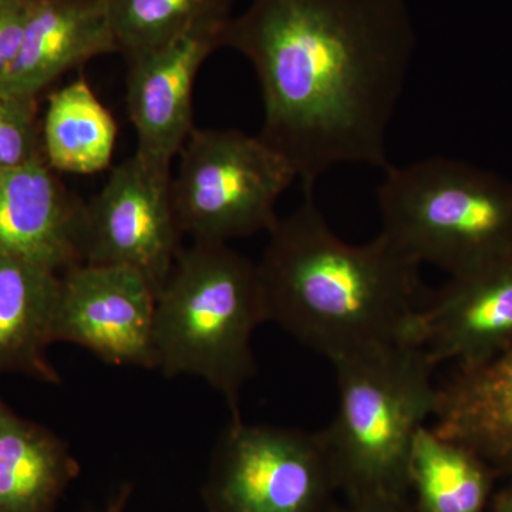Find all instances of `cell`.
Returning <instances> with one entry per match:
<instances>
[{
    "instance_id": "obj_19",
    "label": "cell",
    "mask_w": 512,
    "mask_h": 512,
    "mask_svg": "<svg viewBox=\"0 0 512 512\" xmlns=\"http://www.w3.org/2000/svg\"><path fill=\"white\" fill-rule=\"evenodd\" d=\"M107 8L124 59L232 18V0H107Z\"/></svg>"
},
{
    "instance_id": "obj_3",
    "label": "cell",
    "mask_w": 512,
    "mask_h": 512,
    "mask_svg": "<svg viewBox=\"0 0 512 512\" xmlns=\"http://www.w3.org/2000/svg\"><path fill=\"white\" fill-rule=\"evenodd\" d=\"M268 322L258 264L228 244L181 248L157 293L154 348L164 376L200 377L222 394L231 420L256 375L252 336Z\"/></svg>"
},
{
    "instance_id": "obj_10",
    "label": "cell",
    "mask_w": 512,
    "mask_h": 512,
    "mask_svg": "<svg viewBox=\"0 0 512 512\" xmlns=\"http://www.w3.org/2000/svg\"><path fill=\"white\" fill-rule=\"evenodd\" d=\"M227 23L200 26L126 59L127 109L137 133L136 156L158 173L173 175L174 158L195 128V80L205 60L221 49Z\"/></svg>"
},
{
    "instance_id": "obj_15",
    "label": "cell",
    "mask_w": 512,
    "mask_h": 512,
    "mask_svg": "<svg viewBox=\"0 0 512 512\" xmlns=\"http://www.w3.org/2000/svg\"><path fill=\"white\" fill-rule=\"evenodd\" d=\"M60 274L0 255V377L20 373L50 384L62 377L47 359L55 343Z\"/></svg>"
},
{
    "instance_id": "obj_4",
    "label": "cell",
    "mask_w": 512,
    "mask_h": 512,
    "mask_svg": "<svg viewBox=\"0 0 512 512\" xmlns=\"http://www.w3.org/2000/svg\"><path fill=\"white\" fill-rule=\"evenodd\" d=\"M383 237L417 262L464 274L512 251V181L448 157L384 168Z\"/></svg>"
},
{
    "instance_id": "obj_2",
    "label": "cell",
    "mask_w": 512,
    "mask_h": 512,
    "mask_svg": "<svg viewBox=\"0 0 512 512\" xmlns=\"http://www.w3.org/2000/svg\"><path fill=\"white\" fill-rule=\"evenodd\" d=\"M258 264L268 322L330 362L413 342L420 265L382 234L365 245L329 227L313 192L268 232Z\"/></svg>"
},
{
    "instance_id": "obj_6",
    "label": "cell",
    "mask_w": 512,
    "mask_h": 512,
    "mask_svg": "<svg viewBox=\"0 0 512 512\" xmlns=\"http://www.w3.org/2000/svg\"><path fill=\"white\" fill-rule=\"evenodd\" d=\"M171 195L183 235L229 244L269 232L279 198L296 180L292 165L261 136L235 128H197L180 153Z\"/></svg>"
},
{
    "instance_id": "obj_17",
    "label": "cell",
    "mask_w": 512,
    "mask_h": 512,
    "mask_svg": "<svg viewBox=\"0 0 512 512\" xmlns=\"http://www.w3.org/2000/svg\"><path fill=\"white\" fill-rule=\"evenodd\" d=\"M117 134L116 119L83 76L50 94L42 146L53 170L80 175L107 170Z\"/></svg>"
},
{
    "instance_id": "obj_1",
    "label": "cell",
    "mask_w": 512,
    "mask_h": 512,
    "mask_svg": "<svg viewBox=\"0 0 512 512\" xmlns=\"http://www.w3.org/2000/svg\"><path fill=\"white\" fill-rule=\"evenodd\" d=\"M222 47L254 67L259 136L303 192L338 165L390 164L387 133L416 50L406 0H252L229 19Z\"/></svg>"
},
{
    "instance_id": "obj_12",
    "label": "cell",
    "mask_w": 512,
    "mask_h": 512,
    "mask_svg": "<svg viewBox=\"0 0 512 512\" xmlns=\"http://www.w3.org/2000/svg\"><path fill=\"white\" fill-rule=\"evenodd\" d=\"M84 210L45 158L0 170V255L60 275L84 264Z\"/></svg>"
},
{
    "instance_id": "obj_7",
    "label": "cell",
    "mask_w": 512,
    "mask_h": 512,
    "mask_svg": "<svg viewBox=\"0 0 512 512\" xmlns=\"http://www.w3.org/2000/svg\"><path fill=\"white\" fill-rule=\"evenodd\" d=\"M333 471L320 433L231 420L208 498L215 512H313Z\"/></svg>"
},
{
    "instance_id": "obj_14",
    "label": "cell",
    "mask_w": 512,
    "mask_h": 512,
    "mask_svg": "<svg viewBox=\"0 0 512 512\" xmlns=\"http://www.w3.org/2000/svg\"><path fill=\"white\" fill-rule=\"evenodd\" d=\"M433 429L471 448L493 470L512 474V346L437 386Z\"/></svg>"
},
{
    "instance_id": "obj_20",
    "label": "cell",
    "mask_w": 512,
    "mask_h": 512,
    "mask_svg": "<svg viewBox=\"0 0 512 512\" xmlns=\"http://www.w3.org/2000/svg\"><path fill=\"white\" fill-rule=\"evenodd\" d=\"M43 157L36 121V100L0 93V170L20 167Z\"/></svg>"
},
{
    "instance_id": "obj_22",
    "label": "cell",
    "mask_w": 512,
    "mask_h": 512,
    "mask_svg": "<svg viewBox=\"0 0 512 512\" xmlns=\"http://www.w3.org/2000/svg\"><path fill=\"white\" fill-rule=\"evenodd\" d=\"M493 512H512V485L497 498Z\"/></svg>"
},
{
    "instance_id": "obj_21",
    "label": "cell",
    "mask_w": 512,
    "mask_h": 512,
    "mask_svg": "<svg viewBox=\"0 0 512 512\" xmlns=\"http://www.w3.org/2000/svg\"><path fill=\"white\" fill-rule=\"evenodd\" d=\"M32 0H0V80L18 56Z\"/></svg>"
},
{
    "instance_id": "obj_5",
    "label": "cell",
    "mask_w": 512,
    "mask_h": 512,
    "mask_svg": "<svg viewBox=\"0 0 512 512\" xmlns=\"http://www.w3.org/2000/svg\"><path fill=\"white\" fill-rule=\"evenodd\" d=\"M338 412L319 431L333 470L384 500L407 480L417 431L436 409L437 365L423 346L403 342L333 362ZM409 481V480H407Z\"/></svg>"
},
{
    "instance_id": "obj_9",
    "label": "cell",
    "mask_w": 512,
    "mask_h": 512,
    "mask_svg": "<svg viewBox=\"0 0 512 512\" xmlns=\"http://www.w3.org/2000/svg\"><path fill=\"white\" fill-rule=\"evenodd\" d=\"M60 278L55 342L82 346L109 365L157 369V293L140 272L80 264Z\"/></svg>"
},
{
    "instance_id": "obj_13",
    "label": "cell",
    "mask_w": 512,
    "mask_h": 512,
    "mask_svg": "<svg viewBox=\"0 0 512 512\" xmlns=\"http://www.w3.org/2000/svg\"><path fill=\"white\" fill-rule=\"evenodd\" d=\"M120 53L107 0H32L18 56L0 93L36 100L64 74Z\"/></svg>"
},
{
    "instance_id": "obj_8",
    "label": "cell",
    "mask_w": 512,
    "mask_h": 512,
    "mask_svg": "<svg viewBox=\"0 0 512 512\" xmlns=\"http://www.w3.org/2000/svg\"><path fill=\"white\" fill-rule=\"evenodd\" d=\"M171 180L136 154L114 167L84 210V264L134 269L158 293L183 248Z\"/></svg>"
},
{
    "instance_id": "obj_24",
    "label": "cell",
    "mask_w": 512,
    "mask_h": 512,
    "mask_svg": "<svg viewBox=\"0 0 512 512\" xmlns=\"http://www.w3.org/2000/svg\"><path fill=\"white\" fill-rule=\"evenodd\" d=\"M127 501V491H123L121 493L120 497H117L116 500L113 501L107 507V510L104 512H124V504H126Z\"/></svg>"
},
{
    "instance_id": "obj_11",
    "label": "cell",
    "mask_w": 512,
    "mask_h": 512,
    "mask_svg": "<svg viewBox=\"0 0 512 512\" xmlns=\"http://www.w3.org/2000/svg\"><path fill=\"white\" fill-rule=\"evenodd\" d=\"M413 342L434 362L457 367L487 362L512 346V251L450 276L421 303Z\"/></svg>"
},
{
    "instance_id": "obj_16",
    "label": "cell",
    "mask_w": 512,
    "mask_h": 512,
    "mask_svg": "<svg viewBox=\"0 0 512 512\" xmlns=\"http://www.w3.org/2000/svg\"><path fill=\"white\" fill-rule=\"evenodd\" d=\"M77 467L53 431L0 400V512L52 511Z\"/></svg>"
},
{
    "instance_id": "obj_23",
    "label": "cell",
    "mask_w": 512,
    "mask_h": 512,
    "mask_svg": "<svg viewBox=\"0 0 512 512\" xmlns=\"http://www.w3.org/2000/svg\"><path fill=\"white\" fill-rule=\"evenodd\" d=\"M369 503H365V507L360 508L356 512H393L389 507H384L382 501L384 500H367Z\"/></svg>"
},
{
    "instance_id": "obj_18",
    "label": "cell",
    "mask_w": 512,
    "mask_h": 512,
    "mask_svg": "<svg viewBox=\"0 0 512 512\" xmlns=\"http://www.w3.org/2000/svg\"><path fill=\"white\" fill-rule=\"evenodd\" d=\"M493 471L471 448L423 426L410 450L407 480L416 487L420 512H481Z\"/></svg>"
}]
</instances>
